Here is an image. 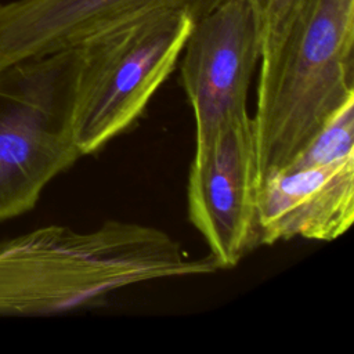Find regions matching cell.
<instances>
[{"label": "cell", "instance_id": "6da1fadb", "mask_svg": "<svg viewBox=\"0 0 354 354\" xmlns=\"http://www.w3.org/2000/svg\"><path fill=\"white\" fill-rule=\"evenodd\" d=\"M217 270L210 254L192 257L152 225L122 220L88 231L47 225L0 243V314L91 308L129 286Z\"/></svg>", "mask_w": 354, "mask_h": 354}, {"label": "cell", "instance_id": "7a4b0ae2", "mask_svg": "<svg viewBox=\"0 0 354 354\" xmlns=\"http://www.w3.org/2000/svg\"><path fill=\"white\" fill-rule=\"evenodd\" d=\"M252 115L257 185L354 101V0H301L260 50Z\"/></svg>", "mask_w": 354, "mask_h": 354}, {"label": "cell", "instance_id": "3957f363", "mask_svg": "<svg viewBox=\"0 0 354 354\" xmlns=\"http://www.w3.org/2000/svg\"><path fill=\"white\" fill-rule=\"evenodd\" d=\"M180 8L141 14L77 46L71 130L80 155L124 133L174 72L194 26Z\"/></svg>", "mask_w": 354, "mask_h": 354}, {"label": "cell", "instance_id": "277c9868", "mask_svg": "<svg viewBox=\"0 0 354 354\" xmlns=\"http://www.w3.org/2000/svg\"><path fill=\"white\" fill-rule=\"evenodd\" d=\"M77 47L0 68V221L32 210L82 155L71 130Z\"/></svg>", "mask_w": 354, "mask_h": 354}, {"label": "cell", "instance_id": "5b68a950", "mask_svg": "<svg viewBox=\"0 0 354 354\" xmlns=\"http://www.w3.org/2000/svg\"><path fill=\"white\" fill-rule=\"evenodd\" d=\"M260 35L248 0H225L194 22L180 55V79L195 124L194 151L231 120L249 115Z\"/></svg>", "mask_w": 354, "mask_h": 354}, {"label": "cell", "instance_id": "8992f818", "mask_svg": "<svg viewBox=\"0 0 354 354\" xmlns=\"http://www.w3.org/2000/svg\"><path fill=\"white\" fill-rule=\"evenodd\" d=\"M257 171L252 115L227 123L194 151L187 180L188 218L218 270L232 268L256 249Z\"/></svg>", "mask_w": 354, "mask_h": 354}, {"label": "cell", "instance_id": "52a82bcc", "mask_svg": "<svg viewBox=\"0 0 354 354\" xmlns=\"http://www.w3.org/2000/svg\"><path fill=\"white\" fill-rule=\"evenodd\" d=\"M225 0H14L0 4V68L80 46L94 35L159 8L194 21Z\"/></svg>", "mask_w": 354, "mask_h": 354}, {"label": "cell", "instance_id": "ba28073f", "mask_svg": "<svg viewBox=\"0 0 354 354\" xmlns=\"http://www.w3.org/2000/svg\"><path fill=\"white\" fill-rule=\"evenodd\" d=\"M256 201L260 245L335 241L354 221V155L275 171L257 185Z\"/></svg>", "mask_w": 354, "mask_h": 354}, {"label": "cell", "instance_id": "9c48e42d", "mask_svg": "<svg viewBox=\"0 0 354 354\" xmlns=\"http://www.w3.org/2000/svg\"><path fill=\"white\" fill-rule=\"evenodd\" d=\"M348 155H354V101L340 108L283 169L322 165Z\"/></svg>", "mask_w": 354, "mask_h": 354}, {"label": "cell", "instance_id": "30bf717a", "mask_svg": "<svg viewBox=\"0 0 354 354\" xmlns=\"http://www.w3.org/2000/svg\"><path fill=\"white\" fill-rule=\"evenodd\" d=\"M259 28L260 50L274 41L289 22L301 0H248Z\"/></svg>", "mask_w": 354, "mask_h": 354}]
</instances>
